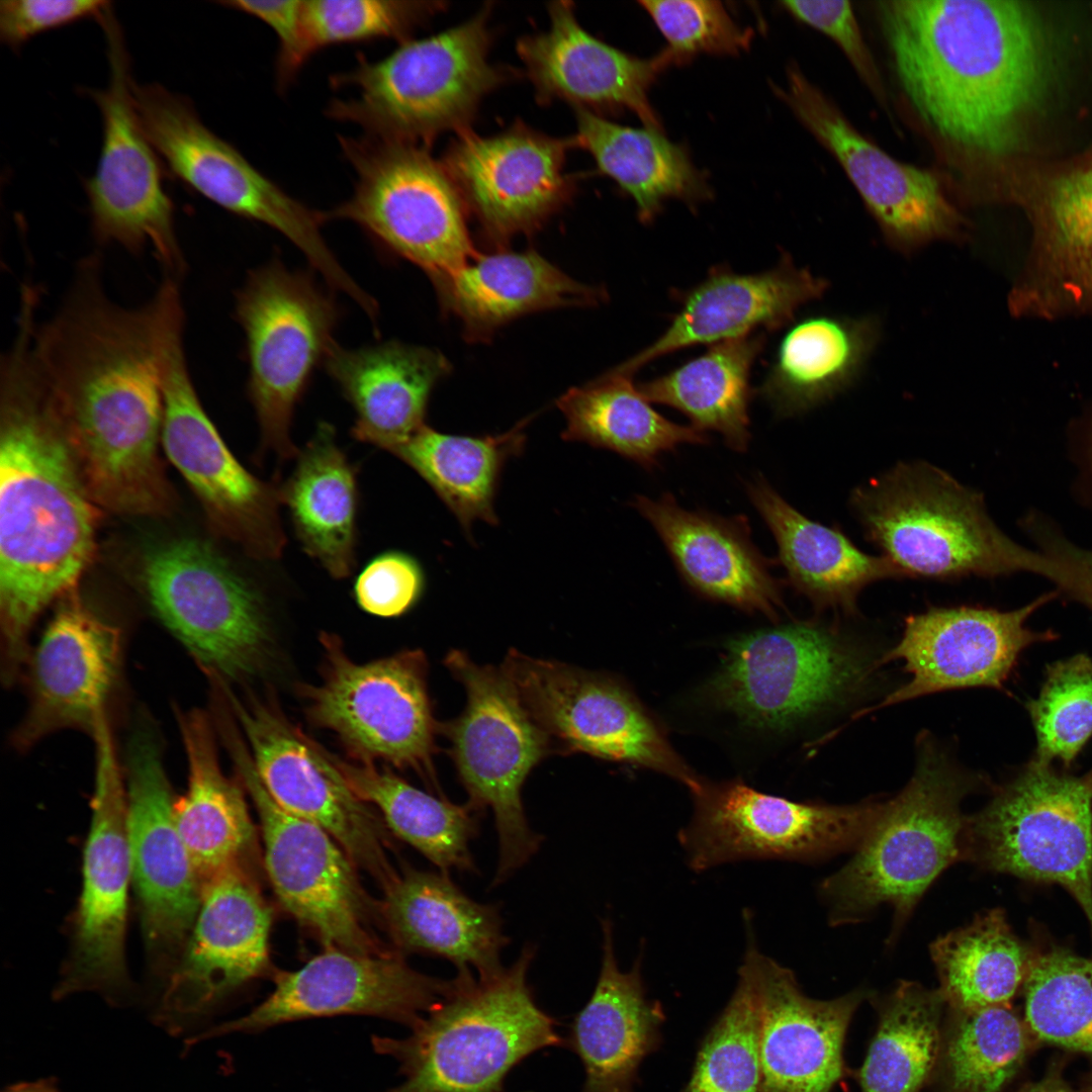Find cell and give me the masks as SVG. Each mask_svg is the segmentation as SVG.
Wrapping results in <instances>:
<instances>
[{
    "instance_id": "cell-1",
    "label": "cell",
    "mask_w": 1092,
    "mask_h": 1092,
    "mask_svg": "<svg viewBox=\"0 0 1092 1092\" xmlns=\"http://www.w3.org/2000/svg\"><path fill=\"white\" fill-rule=\"evenodd\" d=\"M0 380V625L10 684L28 659L37 617L89 566L99 513L26 342L2 356Z\"/></svg>"
},
{
    "instance_id": "cell-2",
    "label": "cell",
    "mask_w": 1092,
    "mask_h": 1092,
    "mask_svg": "<svg viewBox=\"0 0 1092 1092\" xmlns=\"http://www.w3.org/2000/svg\"><path fill=\"white\" fill-rule=\"evenodd\" d=\"M877 12L899 84L931 132L969 156L1011 153L1045 73L1042 33L1027 5L890 0Z\"/></svg>"
},
{
    "instance_id": "cell-3",
    "label": "cell",
    "mask_w": 1092,
    "mask_h": 1092,
    "mask_svg": "<svg viewBox=\"0 0 1092 1092\" xmlns=\"http://www.w3.org/2000/svg\"><path fill=\"white\" fill-rule=\"evenodd\" d=\"M849 507L868 541L905 577L953 580L1015 572L1058 585L1061 566L1004 534L983 494L925 461L899 462L856 486Z\"/></svg>"
},
{
    "instance_id": "cell-4",
    "label": "cell",
    "mask_w": 1092,
    "mask_h": 1092,
    "mask_svg": "<svg viewBox=\"0 0 1092 1092\" xmlns=\"http://www.w3.org/2000/svg\"><path fill=\"white\" fill-rule=\"evenodd\" d=\"M535 946L488 978L458 973L450 993L404 1038L373 1035L372 1046L399 1063L403 1081L387 1092H503L529 1055L562 1039L528 984Z\"/></svg>"
},
{
    "instance_id": "cell-5",
    "label": "cell",
    "mask_w": 1092,
    "mask_h": 1092,
    "mask_svg": "<svg viewBox=\"0 0 1092 1092\" xmlns=\"http://www.w3.org/2000/svg\"><path fill=\"white\" fill-rule=\"evenodd\" d=\"M491 7L437 34L407 39L386 57L362 59L334 83L354 95L328 113L367 135L429 147L440 134L469 129L482 100L510 73L489 60Z\"/></svg>"
},
{
    "instance_id": "cell-6",
    "label": "cell",
    "mask_w": 1092,
    "mask_h": 1092,
    "mask_svg": "<svg viewBox=\"0 0 1092 1092\" xmlns=\"http://www.w3.org/2000/svg\"><path fill=\"white\" fill-rule=\"evenodd\" d=\"M973 787L943 751L921 742L910 782L880 804L854 856L821 886L833 923L856 921L882 903L902 923L938 875L965 858L961 805Z\"/></svg>"
},
{
    "instance_id": "cell-7",
    "label": "cell",
    "mask_w": 1092,
    "mask_h": 1092,
    "mask_svg": "<svg viewBox=\"0 0 1092 1092\" xmlns=\"http://www.w3.org/2000/svg\"><path fill=\"white\" fill-rule=\"evenodd\" d=\"M216 731L260 820L267 876L277 899L312 930L325 948L381 954L380 904L365 891L356 864L325 829L281 809L268 795L245 738L233 716L216 721Z\"/></svg>"
},
{
    "instance_id": "cell-8",
    "label": "cell",
    "mask_w": 1092,
    "mask_h": 1092,
    "mask_svg": "<svg viewBox=\"0 0 1092 1092\" xmlns=\"http://www.w3.org/2000/svg\"><path fill=\"white\" fill-rule=\"evenodd\" d=\"M445 665L466 691L463 713L445 731L468 802L494 817L498 860L492 886L505 882L538 851L543 836L531 829L521 798L533 767L551 740L522 703L502 668L479 665L452 650Z\"/></svg>"
},
{
    "instance_id": "cell-9",
    "label": "cell",
    "mask_w": 1092,
    "mask_h": 1092,
    "mask_svg": "<svg viewBox=\"0 0 1092 1092\" xmlns=\"http://www.w3.org/2000/svg\"><path fill=\"white\" fill-rule=\"evenodd\" d=\"M356 174L351 197L328 219L355 222L379 244L436 281L479 256L466 206L442 162L428 147L371 135L342 138Z\"/></svg>"
},
{
    "instance_id": "cell-10",
    "label": "cell",
    "mask_w": 1092,
    "mask_h": 1092,
    "mask_svg": "<svg viewBox=\"0 0 1092 1092\" xmlns=\"http://www.w3.org/2000/svg\"><path fill=\"white\" fill-rule=\"evenodd\" d=\"M965 858L1066 890L1092 932V788L1032 759L967 817Z\"/></svg>"
},
{
    "instance_id": "cell-11",
    "label": "cell",
    "mask_w": 1092,
    "mask_h": 1092,
    "mask_svg": "<svg viewBox=\"0 0 1092 1092\" xmlns=\"http://www.w3.org/2000/svg\"><path fill=\"white\" fill-rule=\"evenodd\" d=\"M142 580L156 617L208 677L231 686L265 667L273 638L264 600L209 543L187 537L155 547Z\"/></svg>"
},
{
    "instance_id": "cell-12",
    "label": "cell",
    "mask_w": 1092,
    "mask_h": 1092,
    "mask_svg": "<svg viewBox=\"0 0 1092 1092\" xmlns=\"http://www.w3.org/2000/svg\"><path fill=\"white\" fill-rule=\"evenodd\" d=\"M132 99L147 139L179 180L228 211L278 231L330 286L350 297L360 293L323 238L327 213L310 209L261 173L207 128L186 98L159 84L133 82Z\"/></svg>"
},
{
    "instance_id": "cell-13",
    "label": "cell",
    "mask_w": 1092,
    "mask_h": 1092,
    "mask_svg": "<svg viewBox=\"0 0 1092 1092\" xmlns=\"http://www.w3.org/2000/svg\"><path fill=\"white\" fill-rule=\"evenodd\" d=\"M320 639L322 679L302 688L309 720L333 732L358 762L414 770L440 793L433 756L441 727L433 716L425 654L405 650L357 663L337 636L323 633Z\"/></svg>"
},
{
    "instance_id": "cell-14",
    "label": "cell",
    "mask_w": 1092,
    "mask_h": 1092,
    "mask_svg": "<svg viewBox=\"0 0 1092 1092\" xmlns=\"http://www.w3.org/2000/svg\"><path fill=\"white\" fill-rule=\"evenodd\" d=\"M873 665L832 628L795 622L732 640L709 691L749 725L784 730L858 694Z\"/></svg>"
},
{
    "instance_id": "cell-15",
    "label": "cell",
    "mask_w": 1092,
    "mask_h": 1092,
    "mask_svg": "<svg viewBox=\"0 0 1092 1092\" xmlns=\"http://www.w3.org/2000/svg\"><path fill=\"white\" fill-rule=\"evenodd\" d=\"M339 311L330 295L301 272L279 262L249 276L238 295L237 317L247 339L248 391L261 444L283 459L295 456L291 423L310 375L335 343Z\"/></svg>"
},
{
    "instance_id": "cell-16",
    "label": "cell",
    "mask_w": 1092,
    "mask_h": 1092,
    "mask_svg": "<svg viewBox=\"0 0 1092 1092\" xmlns=\"http://www.w3.org/2000/svg\"><path fill=\"white\" fill-rule=\"evenodd\" d=\"M100 23L107 40L110 78L89 91L100 109L103 139L93 176L85 182L92 232L98 243L128 252L150 247L168 276L178 279L185 262L176 237L174 206L163 185L159 156L139 121L128 56L112 10Z\"/></svg>"
},
{
    "instance_id": "cell-17",
    "label": "cell",
    "mask_w": 1092,
    "mask_h": 1092,
    "mask_svg": "<svg viewBox=\"0 0 1092 1092\" xmlns=\"http://www.w3.org/2000/svg\"><path fill=\"white\" fill-rule=\"evenodd\" d=\"M221 689L246 740L257 774L271 799L285 812L320 826L344 848L357 868L385 890L396 878L388 850V828L348 786L330 752L309 739L267 700L239 698Z\"/></svg>"
},
{
    "instance_id": "cell-18",
    "label": "cell",
    "mask_w": 1092,
    "mask_h": 1092,
    "mask_svg": "<svg viewBox=\"0 0 1092 1092\" xmlns=\"http://www.w3.org/2000/svg\"><path fill=\"white\" fill-rule=\"evenodd\" d=\"M184 315L168 332L163 369L164 450L199 498L213 528L250 556L279 558L286 544L280 489L249 472L205 413L183 346Z\"/></svg>"
},
{
    "instance_id": "cell-19",
    "label": "cell",
    "mask_w": 1092,
    "mask_h": 1092,
    "mask_svg": "<svg viewBox=\"0 0 1092 1092\" xmlns=\"http://www.w3.org/2000/svg\"><path fill=\"white\" fill-rule=\"evenodd\" d=\"M691 792L694 814L678 841L696 872L741 859H811L857 847L881 804L800 803L738 780H701Z\"/></svg>"
},
{
    "instance_id": "cell-20",
    "label": "cell",
    "mask_w": 1092,
    "mask_h": 1092,
    "mask_svg": "<svg viewBox=\"0 0 1092 1092\" xmlns=\"http://www.w3.org/2000/svg\"><path fill=\"white\" fill-rule=\"evenodd\" d=\"M500 668L535 722L563 750L650 768L691 791L700 783L617 680L514 649Z\"/></svg>"
},
{
    "instance_id": "cell-21",
    "label": "cell",
    "mask_w": 1092,
    "mask_h": 1092,
    "mask_svg": "<svg viewBox=\"0 0 1092 1092\" xmlns=\"http://www.w3.org/2000/svg\"><path fill=\"white\" fill-rule=\"evenodd\" d=\"M131 877L148 946L164 956L183 951L201 900V884L178 832L175 800L161 731L140 710L124 747Z\"/></svg>"
},
{
    "instance_id": "cell-22",
    "label": "cell",
    "mask_w": 1092,
    "mask_h": 1092,
    "mask_svg": "<svg viewBox=\"0 0 1092 1092\" xmlns=\"http://www.w3.org/2000/svg\"><path fill=\"white\" fill-rule=\"evenodd\" d=\"M779 95L840 164L887 242L912 253L935 241H962L965 219L935 175L895 160L862 135L796 66Z\"/></svg>"
},
{
    "instance_id": "cell-23",
    "label": "cell",
    "mask_w": 1092,
    "mask_h": 1092,
    "mask_svg": "<svg viewBox=\"0 0 1092 1092\" xmlns=\"http://www.w3.org/2000/svg\"><path fill=\"white\" fill-rule=\"evenodd\" d=\"M95 783L91 822L83 855V886L73 954L56 995L109 990L125 980L124 934L131 859L126 791L107 718L92 734Z\"/></svg>"
},
{
    "instance_id": "cell-24",
    "label": "cell",
    "mask_w": 1092,
    "mask_h": 1092,
    "mask_svg": "<svg viewBox=\"0 0 1092 1092\" xmlns=\"http://www.w3.org/2000/svg\"><path fill=\"white\" fill-rule=\"evenodd\" d=\"M273 982V991L249 1013L190 1038L187 1044L342 1014L377 1016L412 1029L454 985L453 980L414 970L397 950L357 954L335 948H325L295 971L277 972Z\"/></svg>"
},
{
    "instance_id": "cell-25",
    "label": "cell",
    "mask_w": 1092,
    "mask_h": 1092,
    "mask_svg": "<svg viewBox=\"0 0 1092 1092\" xmlns=\"http://www.w3.org/2000/svg\"><path fill=\"white\" fill-rule=\"evenodd\" d=\"M573 138H557L516 121L492 135L456 134L442 161L467 210L492 239L532 233L573 196L566 173Z\"/></svg>"
},
{
    "instance_id": "cell-26",
    "label": "cell",
    "mask_w": 1092,
    "mask_h": 1092,
    "mask_svg": "<svg viewBox=\"0 0 1092 1092\" xmlns=\"http://www.w3.org/2000/svg\"><path fill=\"white\" fill-rule=\"evenodd\" d=\"M122 631L79 594L58 607L29 661V702L14 743L25 749L63 729L91 736L114 691L121 666Z\"/></svg>"
},
{
    "instance_id": "cell-27",
    "label": "cell",
    "mask_w": 1092,
    "mask_h": 1092,
    "mask_svg": "<svg viewBox=\"0 0 1092 1092\" xmlns=\"http://www.w3.org/2000/svg\"><path fill=\"white\" fill-rule=\"evenodd\" d=\"M1058 594L1013 611L962 606L907 617L902 638L881 662L903 660L911 678L860 715L941 691L1002 688L1025 648L1055 638L1051 631L1029 629L1026 621Z\"/></svg>"
},
{
    "instance_id": "cell-28",
    "label": "cell",
    "mask_w": 1092,
    "mask_h": 1092,
    "mask_svg": "<svg viewBox=\"0 0 1092 1092\" xmlns=\"http://www.w3.org/2000/svg\"><path fill=\"white\" fill-rule=\"evenodd\" d=\"M738 976L758 1007L761 1092H831L845 1074L844 1039L863 993L812 999L794 973L763 954L752 938Z\"/></svg>"
},
{
    "instance_id": "cell-29",
    "label": "cell",
    "mask_w": 1092,
    "mask_h": 1092,
    "mask_svg": "<svg viewBox=\"0 0 1092 1092\" xmlns=\"http://www.w3.org/2000/svg\"><path fill=\"white\" fill-rule=\"evenodd\" d=\"M271 910L241 863L202 885L200 906L171 975L163 1011L171 1019L206 1012L269 966Z\"/></svg>"
},
{
    "instance_id": "cell-30",
    "label": "cell",
    "mask_w": 1092,
    "mask_h": 1092,
    "mask_svg": "<svg viewBox=\"0 0 1092 1092\" xmlns=\"http://www.w3.org/2000/svg\"><path fill=\"white\" fill-rule=\"evenodd\" d=\"M549 27L517 42L537 101H563L597 114L628 110L644 126L661 129L649 90L671 61L662 51L640 59L606 43L579 23L572 2L548 5Z\"/></svg>"
},
{
    "instance_id": "cell-31",
    "label": "cell",
    "mask_w": 1092,
    "mask_h": 1092,
    "mask_svg": "<svg viewBox=\"0 0 1092 1092\" xmlns=\"http://www.w3.org/2000/svg\"><path fill=\"white\" fill-rule=\"evenodd\" d=\"M827 288L824 278L796 266L787 256L777 267L757 274L713 268L704 281L681 294L680 307L664 333L614 370L632 376L651 361L693 345L780 329Z\"/></svg>"
},
{
    "instance_id": "cell-32",
    "label": "cell",
    "mask_w": 1092,
    "mask_h": 1092,
    "mask_svg": "<svg viewBox=\"0 0 1092 1092\" xmlns=\"http://www.w3.org/2000/svg\"><path fill=\"white\" fill-rule=\"evenodd\" d=\"M632 506L656 531L682 580L697 594L771 620L783 609L771 563L751 539L747 519L690 511L665 493Z\"/></svg>"
},
{
    "instance_id": "cell-33",
    "label": "cell",
    "mask_w": 1092,
    "mask_h": 1092,
    "mask_svg": "<svg viewBox=\"0 0 1092 1092\" xmlns=\"http://www.w3.org/2000/svg\"><path fill=\"white\" fill-rule=\"evenodd\" d=\"M383 893L382 924L397 951L440 957L478 978L505 969L499 906L469 898L448 874L404 867Z\"/></svg>"
},
{
    "instance_id": "cell-34",
    "label": "cell",
    "mask_w": 1092,
    "mask_h": 1092,
    "mask_svg": "<svg viewBox=\"0 0 1092 1092\" xmlns=\"http://www.w3.org/2000/svg\"><path fill=\"white\" fill-rule=\"evenodd\" d=\"M324 363L354 408L353 437L388 452L425 426L431 392L450 371L437 350L396 341L353 350L334 343Z\"/></svg>"
},
{
    "instance_id": "cell-35",
    "label": "cell",
    "mask_w": 1092,
    "mask_h": 1092,
    "mask_svg": "<svg viewBox=\"0 0 1092 1092\" xmlns=\"http://www.w3.org/2000/svg\"><path fill=\"white\" fill-rule=\"evenodd\" d=\"M603 957L595 990L577 1013L571 1044L585 1072L581 1092H633L642 1061L661 1042L664 1013L646 997L641 959L620 970L613 925L602 920Z\"/></svg>"
},
{
    "instance_id": "cell-36",
    "label": "cell",
    "mask_w": 1092,
    "mask_h": 1092,
    "mask_svg": "<svg viewBox=\"0 0 1092 1092\" xmlns=\"http://www.w3.org/2000/svg\"><path fill=\"white\" fill-rule=\"evenodd\" d=\"M746 490L775 537L790 583L816 608L853 613L866 586L905 577L884 555L867 554L838 528L801 514L762 476L747 482Z\"/></svg>"
},
{
    "instance_id": "cell-37",
    "label": "cell",
    "mask_w": 1092,
    "mask_h": 1092,
    "mask_svg": "<svg viewBox=\"0 0 1092 1092\" xmlns=\"http://www.w3.org/2000/svg\"><path fill=\"white\" fill-rule=\"evenodd\" d=\"M188 764V787L176 800L175 822L202 885L241 863L254 837L244 786L223 772L210 713L174 710Z\"/></svg>"
},
{
    "instance_id": "cell-38",
    "label": "cell",
    "mask_w": 1092,
    "mask_h": 1092,
    "mask_svg": "<svg viewBox=\"0 0 1092 1092\" xmlns=\"http://www.w3.org/2000/svg\"><path fill=\"white\" fill-rule=\"evenodd\" d=\"M880 332L873 315L802 318L782 338L759 394L780 418L824 404L859 378Z\"/></svg>"
},
{
    "instance_id": "cell-39",
    "label": "cell",
    "mask_w": 1092,
    "mask_h": 1092,
    "mask_svg": "<svg viewBox=\"0 0 1092 1092\" xmlns=\"http://www.w3.org/2000/svg\"><path fill=\"white\" fill-rule=\"evenodd\" d=\"M434 283L471 340H485L525 313L606 299L604 290L573 280L533 251L479 255Z\"/></svg>"
},
{
    "instance_id": "cell-40",
    "label": "cell",
    "mask_w": 1092,
    "mask_h": 1092,
    "mask_svg": "<svg viewBox=\"0 0 1092 1092\" xmlns=\"http://www.w3.org/2000/svg\"><path fill=\"white\" fill-rule=\"evenodd\" d=\"M280 495L303 550L332 576L350 575L355 565L357 477L331 425L317 426Z\"/></svg>"
},
{
    "instance_id": "cell-41",
    "label": "cell",
    "mask_w": 1092,
    "mask_h": 1092,
    "mask_svg": "<svg viewBox=\"0 0 1092 1092\" xmlns=\"http://www.w3.org/2000/svg\"><path fill=\"white\" fill-rule=\"evenodd\" d=\"M574 110L576 146L633 199L642 222L653 220L669 198L697 204L711 196L686 149L661 129L622 125L585 109Z\"/></svg>"
},
{
    "instance_id": "cell-42",
    "label": "cell",
    "mask_w": 1092,
    "mask_h": 1092,
    "mask_svg": "<svg viewBox=\"0 0 1092 1092\" xmlns=\"http://www.w3.org/2000/svg\"><path fill=\"white\" fill-rule=\"evenodd\" d=\"M1033 253L1036 275L1013 292V309L1092 307V165L1052 181Z\"/></svg>"
},
{
    "instance_id": "cell-43",
    "label": "cell",
    "mask_w": 1092,
    "mask_h": 1092,
    "mask_svg": "<svg viewBox=\"0 0 1092 1092\" xmlns=\"http://www.w3.org/2000/svg\"><path fill=\"white\" fill-rule=\"evenodd\" d=\"M557 406L566 422L562 439L614 451L645 469H652L662 453L682 444L708 443L705 433L658 414L631 376L613 369L567 390Z\"/></svg>"
},
{
    "instance_id": "cell-44",
    "label": "cell",
    "mask_w": 1092,
    "mask_h": 1092,
    "mask_svg": "<svg viewBox=\"0 0 1092 1092\" xmlns=\"http://www.w3.org/2000/svg\"><path fill=\"white\" fill-rule=\"evenodd\" d=\"M330 756L351 790L379 810L388 830L441 873H476L470 842L479 831L480 809L425 793L389 769Z\"/></svg>"
},
{
    "instance_id": "cell-45",
    "label": "cell",
    "mask_w": 1092,
    "mask_h": 1092,
    "mask_svg": "<svg viewBox=\"0 0 1092 1092\" xmlns=\"http://www.w3.org/2000/svg\"><path fill=\"white\" fill-rule=\"evenodd\" d=\"M763 343V335L751 334L713 344L702 355L637 387L649 402L676 408L693 428L715 431L728 447L744 452L750 440V373Z\"/></svg>"
},
{
    "instance_id": "cell-46",
    "label": "cell",
    "mask_w": 1092,
    "mask_h": 1092,
    "mask_svg": "<svg viewBox=\"0 0 1092 1092\" xmlns=\"http://www.w3.org/2000/svg\"><path fill=\"white\" fill-rule=\"evenodd\" d=\"M522 421L491 436H462L424 426L390 453L414 469L469 532L474 521L497 523L494 499L507 462L526 443Z\"/></svg>"
},
{
    "instance_id": "cell-47",
    "label": "cell",
    "mask_w": 1092,
    "mask_h": 1092,
    "mask_svg": "<svg viewBox=\"0 0 1092 1092\" xmlns=\"http://www.w3.org/2000/svg\"><path fill=\"white\" fill-rule=\"evenodd\" d=\"M931 957L945 1003L952 1010H972L1009 1005L1023 986L1032 947L1014 934L1002 909H992L939 937Z\"/></svg>"
},
{
    "instance_id": "cell-48",
    "label": "cell",
    "mask_w": 1092,
    "mask_h": 1092,
    "mask_svg": "<svg viewBox=\"0 0 1092 1092\" xmlns=\"http://www.w3.org/2000/svg\"><path fill=\"white\" fill-rule=\"evenodd\" d=\"M940 990L903 981L879 1007V1021L859 1071L861 1092H918L940 1055Z\"/></svg>"
},
{
    "instance_id": "cell-49",
    "label": "cell",
    "mask_w": 1092,
    "mask_h": 1092,
    "mask_svg": "<svg viewBox=\"0 0 1092 1092\" xmlns=\"http://www.w3.org/2000/svg\"><path fill=\"white\" fill-rule=\"evenodd\" d=\"M939 1058L946 1092H1001L1027 1051L1025 1023L1009 1005L953 1010Z\"/></svg>"
},
{
    "instance_id": "cell-50",
    "label": "cell",
    "mask_w": 1092,
    "mask_h": 1092,
    "mask_svg": "<svg viewBox=\"0 0 1092 1092\" xmlns=\"http://www.w3.org/2000/svg\"><path fill=\"white\" fill-rule=\"evenodd\" d=\"M1022 987L1024 1023L1037 1038L1092 1055V959L1032 947Z\"/></svg>"
},
{
    "instance_id": "cell-51",
    "label": "cell",
    "mask_w": 1092,
    "mask_h": 1092,
    "mask_svg": "<svg viewBox=\"0 0 1092 1092\" xmlns=\"http://www.w3.org/2000/svg\"><path fill=\"white\" fill-rule=\"evenodd\" d=\"M682 1092H761L758 1007L742 977L706 1034Z\"/></svg>"
},
{
    "instance_id": "cell-52",
    "label": "cell",
    "mask_w": 1092,
    "mask_h": 1092,
    "mask_svg": "<svg viewBox=\"0 0 1092 1092\" xmlns=\"http://www.w3.org/2000/svg\"><path fill=\"white\" fill-rule=\"evenodd\" d=\"M1027 709L1036 735L1033 759L1069 765L1092 735V659L1077 654L1050 664Z\"/></svg>"
},
{
    "instance_id": "cell-53",
    "label": "cell",
    "mask_w": 1092,
    "mask_h": 1092,
    "mask_svg": "<svg viewBox=\"0 0 1092 1092\" xmlns=\"http://www.w3.org/2000/svg\"><path fill=\"white\" fill-rule=\"evenodd\" d=\"M444 3L403 0H308L302 6V41L306 60L322 48L396 38L410 34Z\"/></svg>"
},
{
    "instance_id": "cell-54",
    "label": "cell",
    "mask_w": 1092,
    "mask_h": 1092,
    "mask_svg": "<svg viewBox=\"0 0 1092 1092\" xmlns=\"http://www.w3.org/2000/svg\"><path fill=\"white\" fill-rule=\"evenodd\" d=\"M647 12L667 42L671 64L701 54L736 56L750 46L753 31L742 28L720 1L643 0Z\"/></svg>"
},
{
    "instance_id": "cell-55",
    "label": "cell",
    "mask_w": 1092,
    "mask_h": 1092,
    "mask_svg": "<svg viewBox=\"0 0 1092 1092\" xmlns=\"http://www.w3.org/2000/svg\"><path fill=\"white\" fill-rule=\"evenodd\" d=\"M781 5L800 22L831 38L876 100L888 110V95L883 78L862 36L850 2L790 0L782 1Z\"/></svg>"
},
{
    "instance_id": "cell-56",
    "label": "cell",
    "mask_w": 1092,
    "mask_h": 1092,
    "mask_svg": "<svg viewBox=\"0 0 1092 1092\" xmlns=\"http://www.w3.org/2000/svg\"><path fill=\"white\" fill-rule=\"evenodd\" d=\"M425 585V572L418 559L405 552L386 551L361 570L354 594L366 613L392 618L411 610L421 599Z\"/></svg>"
},
{
    "instance_id": "cell-57",
    "label": "cell",
    "mask_w": 1092,
    "mask_h": 1092,
    "mask_svg": "<svg viewBox=\"0 0 1092 1092\" xmlns=\"http://www.w3.org/2000/svg\"><path fill=\"white\" fill-rule=\"evenodd\" d=\"M110 2L101 0H4L0 39L19 49L35 35L86 18L99 19Z\"/></svg>"
},
{
    "instance_id": "cell-58",
    "label": "cell",
    "mask_w": 1092,
    "mask_h": 1092,
    "mask_svg": "<svg viewBox=\"0 0 1092 1092\" xmlns=\"http://www.w3.org/2000/svg\"><path fill=\"white\" fill-rule=\"evenodd\" d=\"M223 6L244 12L267 24L279 39L277 75L279 82L288 83L307 61L302 42L301 0H229Z\"/></svg>"
},
{
    "instance_id": "cell-59",
    "label": "cell",
    "mask_w": 1092,
    "mask_h": 1092,
    "mask_svg": "<svg viewBox=\"0 0 1092 1092\" xmlns=\"http://www.w3.org/2000/svg\"><path fill=\"white\" fill-rule=\"evenodd\" d=\"M1024 526L1040 547V552L1059 562L1068 573L1066 596L1092 610V549L1069 542L1042 519L1032 516Z\"/></svg>"
},
{
    "instance_id": "cell-60",
    "label": "cell",
    "mask_w": 1092,
    "mask_h": 1092,
    "mask_svg": "<svg viewBox=\"0 0 1092 1092\" xmlns=\"http://www.w3.org/2000/svg\"><path fill=\"white\" fill-rule=\"evenodd\" d=\"M1020 1092H1076L1071 1089L1058 1076H1049L1039 1082L1031 1084Z\"/></svg>"
},
{
    "instance_id": "cell-61",
    "label": "cell",
    "mask_w": 1092,
    "mask_h": 1092,
    "mask_svg": "<svg viewBox=\"0 0 1092 1092\" xmlns=\"http://www.w3.org/2000/svg\"><path fill=\"white\" fill-rule=\"evenodd\" d=\"M3 1092H59L57 1085L51 1079H42L34 1082H24L10 1086Z\"/></svg>"
},
{
    "instance_id": "cell-62",
    "label": "cell",
    "mask_w": 1092,
    "mask_h": 1092,
    "mask_svg": "<svg viewBox=\"0 0 1092 1092\" xmlns=\"http://www.w3.org/2000/svg\"><path fill=\"white\" fill-rule=\"evenodd\" d=\"M1084 779L1086 780L1088 785L1092 788V769L1088 774H1086L1084 776Z\"/></svg>"
},
{
    "instance_id": "cell-63",
    "label": "cell",
    "mask_w": 1092,
    "mask_h": 1092,
    "mask_svg": "<svg viewBox=\"0 0 1092 1092\" xmlns=\"http://www.w3.org/2000/svg\"><path fill=\"white\" fill-rule=\"evenodd\" d=\"M1091 460H1092V446H1091ZM1092 462V461H1091Z\"/></svg>"
}]
</instances>
